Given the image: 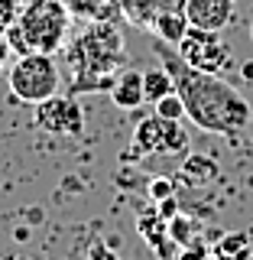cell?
Here are the masks:
<instances>
[{
  "label": "cell",
  "instance_id": "obj_17",
  "mask_svg": "<svg viewBox=\"0 0 253 260\" xmlns=\"http://www.w3.org/2000/svg\"><path fill=\"white\" fill-rule=\"evenodd\" d=\"M172 195H175V182H172V179H166V176L150 179V199L153 202H166V199H172Z\"/></svg>",
  "mask_w": 253,
  "mask_h": 260
},
{
  "label": "cell",
  "instance_id": "obj_7",
  "mask_svg": "<svg viewBox=\"0 0 253 260\" xmlns=\"http://www.w3.org/2000/svg\"><path fill=\"white\" fill-rule=\"evenodd\" d=\"M36 127L55 137H78L85 130V111L75 94H52L36 104Z\"/></svg>",
  "mask_w": 253,
  "mask_h": 260
},
{
  "label": "cell",
  "instance_id": "obj_19",
  "mask_svg": "<svg viewBox=\"0 0 253 260\" xmlns=\"http://www.w3.org/2000/svg\"><path fill=\"white\" fill-rule=\"evenodd\" d=\"M156 211H159L162 218H166V221H172V218L178 215V202H175V195H172V199H166V202H159V208H156Z\"/></svg>",
  "mask_w": 253,
  "mask_h": 260
},
{
  "label": "cell",
  "instance_id": "obj_13",
  "mask_svg": "<svg viewBox=\"0 0 253 260\" xmlns=\"http://www.w3.org/2000/svg\"><path fill=\"white\" fill-rule=\"evenodd\" d=\"M65 7L75 16H81V20H88V23L114 20V16L120 13V0H65Z\"/></svg>",
  "mask_w": 253,
  "mask_h": 260
},
{
  "label": "cell",
  "instance_id": "obj_15",
  "mask_svg": "<svg viewBox=\"0 0 253 260\" xmlns=\"http://www.w3.org/2000/svg\"><path fill=\"white\" fill-rule=\"evenodd\" d=\"M195 221H189L185 215H175L172 221H169V238H172V244H178V247H195Z\"/></svg>",
  "mask_w": 253,
  "mask_h": 260
},
{
  "label": "cell",
  "instance_id": "obj_1",
  "mask_svg": "<svg viewBox=\"0 0 253 260\" xmlns=\"http://www.w3.org/2000/svg\"><path fill=\"white\" fill-rule=\"evenodd\" d=\"M156 52L166 72L175 81V91L182 94L185 117L205 134H237L250 124V101L234 85H227L221 75H208L182 62V55L172 52V46L156 43Z\"/></svg>",
  "mask_w": 253,
  "mask_h": 260
},
{
  "label": "cell",
  "instance_id": "obj_11",
  "mask_svg": "<svg viewBox=\"0 0 253 260\" xmlns=\"http://www.w3.org/2000/svg\"><path fill=\"white\" fill-rule=\"evenodd\" d=\"M182 179L189 185H211L218 176H221V166H218L214 156H205V153H189L182 159Z\"/></svg>",
  "mask_w": 253,
  "mask_h": 260
},
{
  "label": "cell",
  "instance_id": "obj_12",
  "mask_svg": "<svg viewBox=\"0 0 253 260\" xmlns=\"http://www.w3.org/2000/svg\"><path fill=\"white\" fill-rule=\"evenodd\" d=\"M214 260H253V238L247 231H224L214 241Z\"/></svg>",
  "mask_w": 253,
  "mask_h": 260
},
{
  "label": "cell",
  "instance_id": "obj_5",
  "mask_svg": "<svg viewBox=\"0 0 253 260\" xmlns=\"http://www.w3.org/2000/svg\"><path fill=\"white\" fill-rule=\"evenodd\" d=\"M189 150V134H185L182 120L159 117L153 111V117H143L133 130L130 140V153L124 159H140V156H175V153Z\"/></svg>",
  "mask_w": 253,
  "mask_h": 260
},
{
  "label": "cell",
  "instance_id": "obj_2",
  "mask_svg": "<svg viewBox=\"0 0 253 260\" xmlns=\"http://www.w3.org/2000/svg\"><path fill=\"white\" fill-rule=\"evenodd\" d=\"M65 59L71 65V94L78 91H111L117 72L127 62V46L114 20L91 23L81 29L65 49Z\"/></svg>",
  "mask_w": 253,
  "mask_h": 260
},
{
  "label": "cell",
  "instance_id": "obj_20",
  "mask_svg": "<svg viewBox=\"0 0 253 260\" xmlns=\"http://www.w3.org/2000/svg\"><path fill=\"white\" fill-rule=\"evenodd\" d=\"M10 52H13V46H10V39L0 32V65H4L7 59H10Z\"/></svg>",
  "mask_w": 253,
  "mask_h": 260
},
{
  "label": "cell",
  "instance_id": "obj_23",
  "mask_svg": "<svg viewBox=\"0 0 253 260\" xmlns=\"http://www.w3.org/2000/svg\"><path fill=\"white\" fill-rule=\"evenodd\" d=\"M250 39H253V23H250Z\"/></svg>",
  "mask_w": 253,
  "mask_h": 260
},
{
  "label": "cell",
  "instance_id": "obj_21",
  "mask_svg": "<svg viewBox=\"0 0 253 260\" xmlns=\"http://www.w3.org/2000/svg\"><path fill=\"white\" fill-rule=\"evenodd\" d=\"M240 72H243V78H247V81H253V62H243Z\"/></svg>",
  "mask_w": 253,
  "mask_h": 260
},
{
  "label": "cell",
  "instance_id": "obj_9",
  "mask_svg": "<svg viewBox=\"0 0 253 260\" xmlns=\"http://www.w3.org/2000/svg\"><path fill=\"white\" fill-rule=\"evenodd\" d=\"M111 101L120 111H136L140 104H146V88H143V72H117L111 85Z\"/></svg>",
  "mask_w": 253,
  "mask_h": 260
},
{
  "label": "cell",
  "instance_id": "obj_18",
  "mask_svg": "<svg viewBox=\"0 0 253 260\" xmlns=\"http://www.w3.org/2000/svg\"><path fill=\"white\" fill-rule=\"evenodd\" d=\"M85 260H120V254L111 247V244H104V241H94L91 247H88Z\"/></svg>",
  "mask_w": 253,
  "mask_h": 260
},
{
  "label": "cell",
  "instance_id": "obj_4",
  "mask_svg": "<svg viewBox=\"0 0 253 260\" xmlns=\"http://www.w3.org/2000/svg\"><path fill=\"white\" fill-rule=\"evenodd\" d=\"M10 91L16 101L23 104H43L46 98L59 94V85H62V75H59V65H55L52 55L46 52H26L20 55L13 65H10Z\"/></svg>",
  "mask_w": 253,
  "mask_h": 260
},
{
  "label": "cell",
  "instance_id": "obj_8",
  "mask_svg": "<svg viewBox=\"0 0 253 260\" xmlns=\"http://www.w3.org/2000/svg\"><path fill=\"white\" fill-rule=\"evenodd\" d=\"M234 7H237V0H182V13L189 26L211 32H221L234 20Z\"/></svg>",
  "mask_w": 253,
  "mask_h": 260
},
{
  "label": "cell",
  "instance_id": "obj_14",
  "mask_svg": "<svg viewBox=\"0 0 253 260\" xmlns=\"http://www.w3.org/2000/svg\"><path fill=\"white\" fill-rule=\"evenodd\" d=\"M143 88H146V101L156 104V101H162L166 94L175 91V81H172V75L166 72V65H162V69H146V72H143Z\"/></svg>",
  "mask_w": 253,
  "mask_h": 260
},
{
  "label": "cell",
  "instance_id": "obj_3",
  "mask_svg": "<svg viewBox=\"0 0 253 260\" xmlns=\"http://www.w3.org/2000/svg\"><path fill=\"white\" fill-rule=\"evenodd\" d=\"M68 23L71 10L65 7V0H32L26 10L20 13V20L7 26V39H10L13 52H59L68 39Z\"/></svg>",
  "mask_w": 253,
  "mask_h": 260
},
{
  "label": "cell",
  "instance_id": "obj_22",
  "mask_svg": "<svg viewBox=\"0 0 253 260\" xmlns=\"http://www.w3.org/2000/svg\"><path fill=\"white\" fill-rule=\"evenodd\" d=\"M4 260H29V257H23V254H10V257H4Z\"/></svg>",
  "mask_w": 253,
  "mask_h": 260
},
{
  "label": "cell",
  "instance_id": "obj_6",
  "mask_svg": "<svg viewBox=\"0 0 253 260\" xmlns=\"http://www.w3.org/2000/svg\"><path fill=\"white\" fill-rule=\"evenodd\" d=\"M175 52L182 55L185 65L198 72H208V75H221V72L231 65V46L221 39V32L211 29H189L185 39L175 46Z\"/></svg>",
  "mask_w": 253,
  "mask_h": 260
},
{
  "label": "cell",
  "instance_id": "obj_16",
  "mask_svg": "<svg viewBox=\"0 0 253 260\" xmlns=\"http://www.w3.org/2000/svg\"><path fill=\"white\" fill-rule=\"evenodd\" d=\"M153 111L159 114V117H169V120H182L185 117V104H182V94L172 91V94H166L162 101L153 104Z\"/></svg>",
  "mask_w": 253,
  "mask_h": 260
},
{
  "label": "cell",
  "instance_id": "obj_10",
  "mask_svg": "<svg viewBox=\"0 0 253 260\" xmlns=\"http://www.w3.org/2000/svg\"><path fill=\"white\" fill-rule=\"evenodd\" d=\"M189 20H185V13L182 10H172V7H166V10H159L156 16H153V32H156V39L159 43H166V46H178L185 39V32H189Z\"/></svg>",
  "mask_w": 253,
  "mask_h": 260
}]
</instances>
